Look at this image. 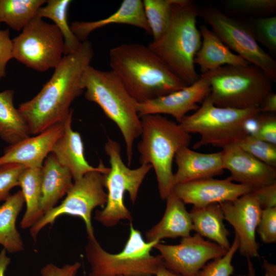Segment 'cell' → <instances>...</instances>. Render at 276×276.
<instances>
[{"label": "cell", "mask_w": 276, "mask_h": 276, "mask_svg": "<svg viewBox=\"0 0 276 276\" xmlns=\"http://www.w3.org/2000/svg\"><path fill=\"white\" fill-rule=\"evenodd\" d=\"M92 44L81 42L75 52L64 55L49 81L31 100L18 109L30 133L37 135L57 124H63L72 109L70 105L84 90L82 76L94 57Z\"/></svg>", "instance_id": "cell-1"}, {"label": "cell", "mask_w": 276, "mask_h": 276, "mask_svg": "<svg viewBox=\"0 0 276 276\" xmlns=\"http://www.w3.org/2000/svg\"><path fill=\"white\" fill-rule=\"evenodd\" d=\"M109 65L138 103L180 90L187 85L148 46L123 43L109 51Z\"/></svg>", "instance_id": "cell-2"}, {"label": "cell", "mask_w": 276, "mask_h": 276, "mask_svg": "<svg viewBox=\"0 0 276 276\" xmlns=\"http://www.w3.org/2000/svg\"><path fill=\"white\" fill-rule=\"evenodd\" d=\"M198 8L190 0H176L173 5L169 25L161 37L148 48L187 85L200 77L194 58L201 45L197 27Z\"/></svg>", "instance_id": "cell-3"}, {"label": "cell", "mask_w": 276, "mask_h": 276, "mask_svg": "<svg viewBox=\"0 0 276 276\" xmlns=\"http://www.w3.org/2000/svg\"><path fill=\"white\" fill-rule=\"evenodd\" d=\"M85 98L97 104L106 116L116 123L123 136L128 165L133 156V146L141 134L138 102L129 94L116 75L88 66L82 76Z\"/></svg>", "instance_id": "cell-4"}, {"label": "cell", "mask_w": 276, "mask_h": 276, "mask_svg": "<svg viewBox=\"0 0 276 276\" xmlns=\"http://www.w3.org/2000/svg\"><path fill=\"white\" fill-rule=\"evenodd\" d=\"M141 117L142 139L137 145L140 163L154 169L159 196L165 200L174 186L173 158L179 149L189 146L191 135L179 124L160 114Z\"/></svg>", "instance_id": "cell-5"}, {"label": "cell", "mask_w": 276, "mask_h": 276, "mask_svg": "<svg viewBox=\"0 0 276 276\" xmlns=\"http://www.w3.org/2000/svg\"><path fill=\"white\" fill-rule=\"evenodd\" d=\"M88 240L85 253L90 266L89 276H154L164 266L160 255L151 254L160 242L145 241L131 222L128 238L120 252H107L96 238Z\"/></svg>", "instance_id": "cell-6"}, {"label": "cell", "mask_w": 276, "mask_h": 276, "mask_svg": "<svg viewBox=\"0 0 276 276\" xmlns=\"http://www.w3.org/2000/svg\"><path fill=\"white\" fill-rule=\"evenodd\" d=\"M260 112L259 107L239 109L217 106L209 95L194 113L186 116L178 124L187 132L200 135L194 149L208 145L223 149L249 134L248 121Z\"/></svg>", "instance_id": "cell-7"}, {"label": "cell", "mask_w": 276, "mask_h": 276, "mask_svg": "<svg viewBox=\"0 0 276 276\" xmlns=\"http://www.w3.org/2000/svg\"><path fill=\"white\" fill-rule=\"evenodd\" d=\"M201 76L208 80L209 96L218 107L239 109L259 107L272 91L273 82L251 64L224 65Z\"/></svg>", "instance_id": "cell-8"}, {"label": "cell", "mask_w": 276, "mask_h": 276, "mask_svg": "<svg viewBox=\"0 0 276 276\" xmlns=\"http://www.w3.org/2000/svg\"><path fill=\"white\" fill-rule=\"evenodd\" d=\"M104 148L110 165L104 183L107 190V202L102 210L95 212L94 219L104 226L113 227L122 220L131 221V213L124 202V194L128 192L134 204L140 187L152 167L141 165L136 169H130L122 160L120 144L109 137Z\"/></svg>", "instance_id": "cell-9"}, {"label": "cell", "mask_w": 276, "mask_h": 276, "mask_svg": "<svg viewBox=\"0 0 276 276\" xmlns=\"http://www.w3.org/2000/svg\"><path fill=\"white\" fill-rule=\"evenodd\" d=\"M106 173L100 171L86 173L74 181L62 202L45 213L30 229L31 237L36 240L39 232L47 225L52 224L63 215L78 217L83 220L88 239L95 238L91 223V213L97 206L104 207L107 193L104 191Z\"/></svg>", "instance_id": "cell-10"}, {"label": "cell", "mask_w": 276, "mask_h": 276, "mask_svg": "<svg viewBox=\"0 0 276 276\" xmlns=\"http://www.w3.org/2000/svg\"><path fill=\"white\" fill-rule=\"evenodd\" d=\"M12 41L13 58L38 72L55 68L64 55V39L60 30L37 16Z\"/></svg>", "instance_id": "cell-11"}, {"label": "cell", "mask_w": 276, "mask_h": 276, "mask_svg": "<svg viewBox=\"0 0 276 276\" xmlns=\"http://www.w3.org/2000/svg\"><path fill=\"white\" fill-rule=\"evenodd\" d=\"M198 15L231 50L276 82V61L260 46L249 26L212 7L198 8Z\"/></svg>", "instance_id": "cell-12"}, {"label": "cell", "mask_w": 276, "mask_h": 276, "mask_svg": "<svg viewBox=\"0 0 276 276\" xmlns=\"http://www.w3.org/2000/svg\"><path fill=\"white\" fill-rule=\"evenodd\" d=\"M153 248L159 252L165 267L182 276H195L208 261L223 256L227 251L197 233L181 238L178 244L158 242Z\"/></svg>", "instance_id": "cell-13"}, {"label": "cell", "mask_w": 276, "mask_h": 276, "mask_svg": "<svg viewBox=\"0 0 276 276\" xmlns=\"http://www.w3.org/2000/svg\"><path fill=\"white\" fill-rule=\"evenodd\" d=\"M219 204L224 219L233 226L239 238L240 254L246 258L258 257L259 244L256 232L263 209L257 198L250 192L233 201Z\"/></svg>", "instance_id": "cell-14"}, {"label": "cell", "mask_w": 276, "mask_h": 276, "mask_svg": "<svg viewBox=\"0 0 276 276\" xmlns=\"http://www.w3.org/2000/svg\"><path fill=\"white\" fill-rule=\"evenodd\" d=\"M210 92L211 87L208 80L200 76L194 83L180 90L139 103L137 112L139 117L148 114H169L179 123L187 112L196 111L199 108L197 104L202 103Z\"/></svg>", "instance_id": "cell-15"}, {"label": "cell", "mask_w": 276, "mask_h": 276, "mask_svg": "<svg viewBox=\"0 0 276 276\" xmlns=\"http://www.w3.org/2000/svg\"><path fill=\"white\" fill-rule=\"evenodd\" d=\"M252 190L248 186L233 182L228 177L224 179L208 178L176 184L172 191L184 203L200 207L233 201Z\"/></svg>", "instance_id": "cell-16"}, {"label": "cell", "mask_w": 276, "mask_h": 276, "mask_svg": "<svg viewBox=\"0 0 276 276\" xmlns=\"http://www.w3.org/2000/svg\"><path fill=\"white\" fill-rule=\"evenodd\" d=\"M224 169L231 172L232 180L252 189L276 183L275 168L244 151L237 144L222 149Z\"/></svg>", "instance_id": "cell-17"}, {"label": "cell", "mask_w": 276, "mask_h": 276, "mask_svg": "<svg viewBox=\"0 0 276 276\" xmlns=\"http://www.w3.org/2000/svg\"><path fill=\"white\" fill-rule=\"evenodd\" d=\"M64 130L63 124H57L34 137H28L10 145L0 157V167L17 164L26 168H41L43 162Z\"/></svg>", "instance_id": "cell-18"}, {"label": "cell", "mask_w": 276, "mask_h": 276, "mask_svg": "<svg viewBox=\"0 0 276 276\" xmlns=\"http://www.w3.org/2000/svg\"><path fill=\"white\" fill-rule=\"evenodd\" d=\"M72 116L73 110L63 124V132L55 144L51 153L61 165L70 170L74 181L91 171H100L107 174L109 168L105 167L102 161L97 167L91 166L86 161L81 135L72 128Z\"/></svg>", "instance_id": "cell-19"}, {"label": "cell", "mask_w": 276, "mask_h": 276, "mask_svg": "<svg viewBox=\"0 0 276 276\" xmlns=\"http://www.w3.org/2000/svg\"><path fill=\"white\" fill-rule=\"evenodd\" d=\"M174 158L177 170L174 174V186L198 179L213 178L223 173L221 151L202 153L185 146L177 150Z\"/></svg>", "instance_id": "cell-20"}, {"label": "cell", "mask_w": 276, "mask_h": 276, "mask_svg": "<svg viewBox=\"0 0 276 276\" xmlns=\"http://www.w3.org/2000/svg\"><path fill=\"white\" fill-rule=\"evenodd\" d=\"M166 207L160 220L145 232L146 241H160L165 238L186 237L193 230L190 212L184 202L173 191L166 198Z\"/></svg>", "instance_id": "cell-21"}, {"label": "cell", "mask_w": 276, "mask_h": 276, "mask_svg": "<svg viewBox=\"0 0 276 276\" xmlns=\"http://www.w3.org/2000/svg\"><path fill=\"white\" fill-rule=\"evenodd\" d=\"M114 24L133 26L151 34L141 0H124L119 8L108 17L94 21H76L70 27L78 40L83 42L95 30Z\"/></svg>", "instance_id": "cell-22"}, {"label": "cell", "mask_w": 276, "mask_h": 276, "mask_svg": "<svg viewBox=\"0 0 276 276\" xmlns=\"http://www.w3.org/2000/svg\"><path fill=\"white\" fill-rule=\"evenodd\" d=\"M199 31L202 40L195 55L194 64L199 66L201 75L224 65L250 64L242 57L234 53L206 25L201 26Z\"/></svg>", "instance_id": "cell-23"}, {"label": "cell", "mask_w": 276, "mask_h": 276, "mask_svg": "<svg viewBox=\"0 0 276 276\" xmlns=\"http://www.w3.org/2000/svg\"><path fill=\"white\" fill-rule=\"evenodd\" d=\"M41 170V209L44 215L66 195L74 182L70 170L61 165L51 153L45 159Z\"/></svg>", "instance_id": "cell-24"}, {"label": "cell", "mask_w": 276, "mask_h": 276, "mask_svg": "<svg viewBox=\"0 0 276 276\" xmlns=\"http://www.w3.org/2000/svg\"><path fill=\"white\" fill-rule=\"evenodd\" d=\"M193 230L228 250L231 245L228 239L229 232L223 223L224 219L219 203H212L204 206H194L190 212Z\"/></svg>", "instance_id": "cell-25"}, {"label": "cell", "mask_w": 276, "mask_h": 276, "mask_svg": "<svg viewBox=\"0 0 276 276\" xmlns=\"http://www.w3.org/2000/svg\"><path fill=\"white\" fill-rule=\"evenodd\" d=\"M25 203L21 191L10 195L0 205V245L13 254L24 250V244L16 227V221Z\"/></svg>", "instance_id": "cell-26"}, {"label": "cell", "mask_w": 276, "mask_h": 276, "mask_svg": "<svg viewBox=\"0 0 276 276\" xmlns=\"http://www.w3.org/2000/svg\"><path fill=\"white\" fill-rule=\"evenodd\" d=\"M41 168H26L19 178L26 209L20 225L22 229L31 228L43 216L41 209Z\"/></svg>", "instance_id": "cell-27"}, {"label": "cell", "mask_w": 276, "mask_h": 276, "mask_svg": "<svg viewBox=\"0 0 276 276\" xmlns=\"http://www.w3.org/2000/svg\"><path fill=\"white\" fill-rule=\"evenodd\" d=\"M14 94L11 89L0 92V137L10 145L29 137L31 134L24 118L14 105Z\"/></svg>", "instance_id": "cell-28"}, {"label": "cell", "mask_w": 276, "mask_h": 276, "mask_svg": "<svg viewBox=\"0 0 276 276\" xmlns=\"http://www.w3.org/2000/svg\"><path fill=\"white\" fill-rule=\"evenodd\" d=\"M72 1L49 0L41 6L36 16L53 20L61 32L64 42V55L76 52L81 42L72 32L67 21V11Z\"/></svg>", "instance_id": "cell-29"}, {"label": "cell", "mask_w": 276, "mask_h": 276, "mask_svg": "<svg viewBox=\"0 0 276 276\" xmlns=\"http://www.w3.org/2000/svg\"><path fill=\"white\" fill-rule=\"evenodd\" d=\"M45 0H0V22L16 31L22 30L36 16Z\"/></svg>", "instance_id": "cell-30"}, {"label": "cell", "mask_w": 276, "mask_h": 276, "mask_svg": "<svg viewBox=\"0 0 276 276\" xmlns=\"http://www.w3.org/2000/svg\"><path fill=\"white\" fill-rule=\"evenodd\" d=\"M145 16L153 40L159 38L167 29L173 5L176 0L142 1Z\"/></svg>", "instance_id": "cell-31"}, {"label": "cell", "mask_w": 276, "mask_h": 276, "mask_svg": "<svg viewBox=\"0 0 276 276\" xmlns=\"http://www.w3.org/2000/svg\"><path fill=\"white\" fill-rule=\"evenodd\" d=\"M224 4L233 13L260 17L269 16L276 10V0H227Z\"/></svg>", "instance_id": "cell-32"}, {"label": "cell", "mask_w": 276, "mask_h": 276, "mask_svg": "<svg viewBox=\"0 0 276 276\" xmlns=\"http://www.w3.org/2000/svg\"><path fill=\"white\" fill-rule=\"evenodd\" d=\"M244 151L263 163L276 167V145L248 134L236 144Z\"/></svg>", "instance_id": "cell-33"}, {"label": "cell", "mask_w": 276, "mask_h": 276, "mask_svg": "<svg viewBox=\"0 0 276 276\" xmlns=\"http://www.w3.org/2000/svg\"><path fill=\"white\" fill-rule=\"evenodd\" d=\"M257 42L276 54V16L259 17L249 26Z\"/></svg>", "instance_id": "cell-34"}, {"label": "cell", "mask_w": 276, "mask_h": 276, "mask_svg": "<svg viewBox=\"0 0 276 276\" xmlns=\"http://www.w3.org/2000/svg\"><path fill=\"white\" fill-rule=\"evenodd\" d=\"M239 246V238L235 234L233 243L226 253L205 265L195 276H231L234 271L232 261Z\"/></svg>", "instance_id": "cell-35"}, {"label": "cell", "mask_w": 276, "mask_h": 276, "mask_svg": "<svg viewBox=\"0 0 276 276\" xmlns=\"http://www.w3.org/2000/svg\"><path fill=\"white\" fill-rule=\"evenodd\" d=\"M255 125L250 135L276 145V116L274 113H259L255 118Z\"/></svg>", "instance_id": "cell-36"}, {"label": "cell", "mask_w": 276, "mask_h": 276, "mask_svg": "<svg viewBox=\"0 0 276 276\" xmlns=\"http://www.w3.org/2000/svg\"><path fill=\"white\" fill-rule=\"evenodd\" d=\"M26 168L17 164L0 167V201H5L10 195L11 190L19 186V176Z\"/></svg>", "instance_id": "cell-37"}, {"label": "cell", "mask_w": 276, "mask_h": 276, "mask_svg": "<svg viewBox=\"0 0 276 276\" xmlns=\"http://www.w3.org/2000/svg\"><path fill=\"white\" fill-rule=\"evenodd\" d=\"M256 231L264 243L276 242V207L262 209Z\"/></svg>", "instance_id": "cell-38"}, {"label": "cell", "mask_w": 276, "mask_h": 276, "mask_svg": "<svg viewBox=\"0 0 276 276\" xmlns=\"http://www.w3.org/2000/svg\"><path fill=\"white\" fill-rule=\"evenodd\" d=\"M13 41L8 29H0V79L6 75V66L13 56Z\"/></svg>", "instance_id": "cell-39"}, {"label": "cell", "mask_w": 276, "mask_h": 276, "mask_svg": "<svg viewBox=\"0 0 276 276\" xmlns=\"http://www.w3.org/2000/svg\"><path fill=\"white\" fill-rule=\"evenodd\" d=\"M262 209L276 207V183L252 190Z\"/></svg>", "instance_id": "cell-40"}, {"label": "cell", "mask_w": 276, "mask_h": 276, "mask_svg": "<svg viewBox=\"0 0 276 276\" xmlns=\"http://www.w3.org/2000/svg\"><path fill=\"white\" fill-rule=\"evenodd\" d=\"M81 266L79 262L66 264L60 267L53 263H49L41 270V276H76Z\"/></svg>", "instance_id": "cell-41"}, {"label": "cell", "mask_w": 276, "mask_h": 276, "mask_svg": "<svg viewBox=\"0 0 276 276\" xmlns=\"http://www.w3.org/2000/svg\"><path fill=\"white\" fill-rule=\"evenodd\" d=\"M261 112L272 113L276 112V94L273 91L268 94L263 100L260 107Z\"/></svg>", "instance_id": "cell-42"}, {"label": "cell", "mask_w": 276, "mask_h": 276, "mask_svg": "<svg viewBox=\"0 0 276 276\" xmlns=\"http://www.w3.org/2000/svg\"><path fill=\"white\" fill-rule=\"evenodd\" d=\"M6 252L4 248L0 251V276H5V272L11 262V259Z\"/></svg>", "instance_id": "cell-43"}, {"label": "cell", "mask_w": 276, "mask_h": 276, "mask_svg": "<svg viewBox=\"0 0 276 276\" xmlns=\"http://www.w3.org/2000/svg\"><path fill=\"white\" fill-rule=\"evenodd\" d=\"M263 268L265 276H276V265L263 259Z\"/></svg>", "instance_id": "cell-44"}, {"label": "cell", "mask_w": 276, "mask_h": 276, "mask_svg": "<svg viewBox=\"0 0 276 276\" xmlns=\"http://www.w3.org/2000/svg\"><path fill=\"white\" fill-rule=\"evenodd\" d=\"M123 276V275H120ZM154 276H182L180 274H179L168 268H167L165 266H163L160 267L158 271L156 272V274Z\"/></svg>", "instance_id": "cell-45"}, {"label": "cell", "mask_w": 276, "mask_h": 276, "mask_svg": "<svg viewBox=\"0 0 276 276\" xmlns=\"http://www.w3.org/2000/svg\"><path fill=\"white\" fill-rule=\"evenodd\" d=\"M247 261L248 271L245 276H256L255 269L250 258H246Z\"/></svg>", "instance_id": "cell-46"}]
</instances>
